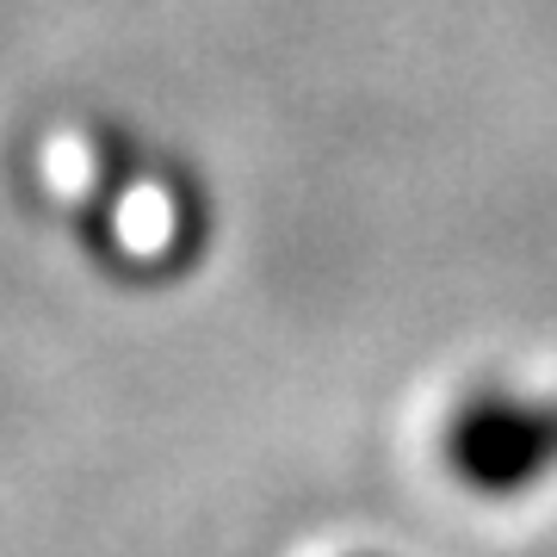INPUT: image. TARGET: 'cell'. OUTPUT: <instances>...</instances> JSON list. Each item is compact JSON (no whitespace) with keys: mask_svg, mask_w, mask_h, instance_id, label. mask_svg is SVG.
<instances>
[{"mask_svg":"<svg viewBox=\"0 0 557 557\" xmlns=\"http://www.w3.org/2000/svg\"><path fill=\"white\" fill-rule=\"evenodd\" d=\"M446 465L478 496H527L557 471V403L552 397H471L446 428Z\"/></svg>","mask_w":557,"mask_h":557,"instance_id":"cell-1","label":"cell"}]
</instances>
